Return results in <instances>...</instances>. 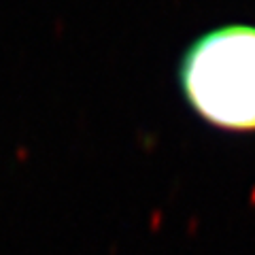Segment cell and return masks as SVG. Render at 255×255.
Listing matches in <instances>:
<instances>
[{"mask_svg": "<svg viewBox=\"0 0 255 255\" xmlns=\"http://www.w3.org/2000/svg\"><path fill=\"white\" fill-rule=\"evenodd\" d=\"M177 75L187 105L206 124L255 132V26L204 32L189 43Z\"/></svg>", "mask_w": 255, "mask_h": 255, "instance_id": "cell-1", "label": "cell"}]
</instances>
